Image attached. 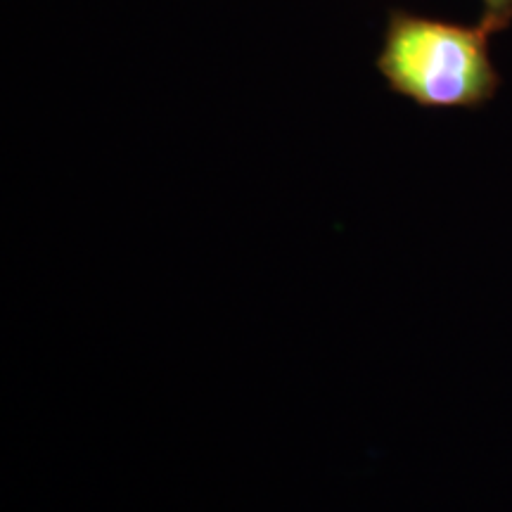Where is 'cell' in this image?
<instances>
[{"mask_svg":"<svg viewBox=\"0 0 512 512\" xmlns=\"http://www.w3.org/2000/svg\"><path fill=\"white\" fill-rule=\"evenodd\" d=\"M489 31L437 19H392L377 67L394 93L432 110H475L494 98Z\"/></svg>","mask_w":512,"mask_h":512,"instance_id":"1","label":"cell"},{"mask_svg":"<svg viewBox=\"0 0 512 512\" xmlns=\"http://www.w3.org/2000/svg\"><path fill=\"white\" fill-rule=\"evenodd\" d=\"M484 12L479 27H484L489 34L503 31L512 22V0H482Z\"/></svg>","mask_w":512,"mask_h":512,"instance_id":"2","label":"cell"}]
</instances>
